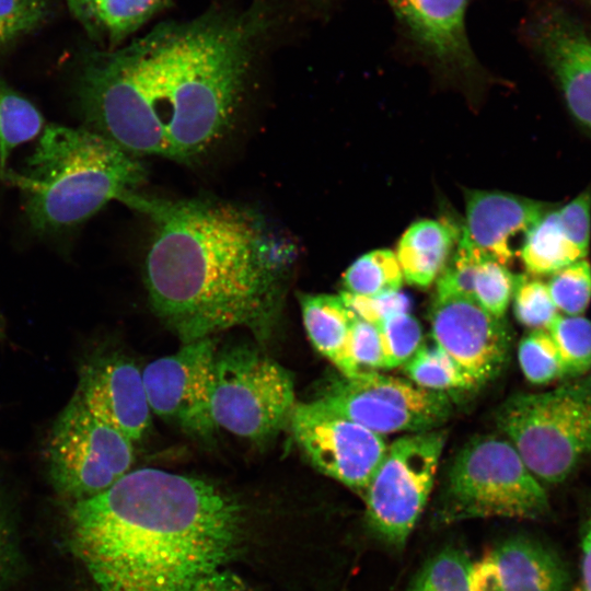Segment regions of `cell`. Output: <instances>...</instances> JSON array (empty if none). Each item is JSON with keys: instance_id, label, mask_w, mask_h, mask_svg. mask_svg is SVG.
<instances>
[{"instance_id": "obj_1", "label": "cell", "mask_w": 591, "mask_h": 591, "mask_svg": "<svg viewBox=\"0 0 591 591\" xmlns=\"http://www.w3.org/2000/svg\"><path fill=\"white\" fill-rule=\"evenodd\" d=\"M266 25L255 8L209 12L94 53L79 78L86 128L140 159L199 160L235 118Z\"/></svg>"}, {"instance_id": "obj_2", "label": "cell", "mask_w": 591, "mask_h": 591, "mask_svg": "<svg viewBox=\"0 0 591 591\" xmlns=\"http://www.w3.org/2000/svg\"><path fill=\"white\" fill-rule=\"evenodd\" d=\"M152 236L144 260L150 305L182 344L258 328L274 310L297 255L260 213L213 199L129 194Z\"/></svg>"}, {"instance_id": "obj_3", "label": "cell", "mask_w": 591, "mask_h": 591, "mask_svg": "<svg viewBox=\"0 0 591 591\" xmlns=\"http://www.w3.org/2000/svg\"><path fill=\"white\" fill-rule=\"evenodd\" d=\"M68 521L72 549L100 591H189L236 555L244 534L235 496L149 467L72 501Z\"/></svg>"}, {"instance_id": "obj_4", "label": "cell", "mask_w": 591, "mask_h": 591, "mask_svg": "<svg viewBox=\"0 0 591 591\" xmlns=\"http://www.w3.org/2000/svg\"><path fill=\"white\" fill-rule=\"evenodd\" d=\"M23 195L34 230L77 225L112 200L121 202L146 181L140 158L84 127H44L21 173L3 172Z\"/></svg>"}, {"instance_id": "obj_5", "label": "cell", "mask_w": 591, "mask_h": 591, "mask_svg": "<svg viewBox=\"0 0 591 591\" xmlns=\"http://www.w3.org/2000/svg\"><path fill=\"white\" fill-rule=\"evenodd\" d=\"M497 425L541 483L565 482L591 459V376L509 397Z\"/></svg>"}, {"instance_id": "obj_6", "label": "cell", "mask_w": 591, "mask_h": 591, "mask_svg": "<svg viewBox=\"0 0 591 591\" xmlns=\"http://www.w3.org/2000/svg\"><path fill=\"white\" fill-rule=\"evenodd\" d=\"M549 512L542 483L509 440L484 436L454 457L438 509L443 523L478 518L535 520Z\"/></svg>"}, {"instance_id": "obj_7", "label": "cell", "mask_w": 591, "mask_h": 591, "mask_svg": "<svg viewBox=\"0 0 591 591\" xmlns=\"http://www.w3.org/2000/svg\"><path fill=\"white\" fill-rule=\"evenodd\" d=\"M296 403L291 373L268 356L246 345L217 350L211 397L216 428L265 442L289 425Z\"/></svg>"}, {"instance_id": "obj_8", "label": "cell", "mask_w": 591, "mask_h": 591, "mask_svg": "<svg viewBox=\"0 0 591 591\" xmlns=\"http://www.w3.org/2000/svg\"><path fill=\"white\" fill-rule=\"evenodd\" d=\"M134 442L72 396L56 418L46 443L55 488L74 500L93 497L131 471Z\"/></svg>"}, {"instance_id": "obj_9", "label": "cell", "mask_w": 591, "mask_h": 591, "mask_svg": "<svg viewBox=\"0 0 591 591\" xmlns=\"http://www.w3.org/2000/svg\"><path fill=\"white\" fill-rule=\"evenodd\" d=\"M445 432H413L387 445L366 491V519L385 543L402 547L433 487Z\"/></svg>"}, {"instance_id": "obj_10", "label": "cell", "mask_w": 591, "mask_h": 591, "mask_svg": "<svg viewBox=\"0 0 591 591\" xmlns=\"http://www.w3.org/2000/svg\"><path fill=\"white\" fill-rule=\"evenodd\" d=\"M334 413L383 436L438 429L451 414L444 392L374 371L333 381L316 398Z\"/></svg>"}, {"instance_id": "obj_11", "label": "cell", "mask_w": 591, "mask_h": 591, "mask_svg": "<svg viewBox=\"0 0 591 591\" xmlns=\"http://www.w3.org/2000/svg\"><path fill=\"white\" fill-rule=\"evenodd\" d=\"M292 436L321 473L363 497L387 443L383 436L325 407L297 402L289 419Z\"/></svg>"}, {"instance_id": "obj_12", "label": "cell", "mask_w": 591, "mask_h": 591, "mask_svg": "<svg viewBox=\"0 0 591 591\" xmlns=\"http://www.w3.org/2000/svg\"><path fill=\"white\" fill-rule=\"evenodd\" d=\"M217 350L212 337L202 338L147 364L142 379L151 412L193 437H210Z\"/></svg>"}, {"instance_id": "obj_13", "label": "cell", "mask_w": 591, "mask_h": 591, "mask_svg": "<svg viewBox=\"0 0 591 591\" xmlns=\"http://www.w3.org/2000/svg\"><path fill=\"white\" fill-rule=\"evenodd\" d=\"M431 335L476 386L496 378L507 363L511 337L503 318L474 298L437 297L431 309Z\"/></svg>"}, {"instance_id": "obj_14", "label": "cell", "mask_w": 591, "mask_h": 591, "mask_svg": "<svg viewBox=\"0 0 591 591\" xmlns=\"http://www.w3.org/2000/svg\"><path fill=\"white\" fill-rule=\"evenodd\" d=\"M96 418L137 442L151 425L142 371L129 358L94 355L80 368L73 394Z\"/></svg>"}, {"instance_id": "obj_15", "label": "cell", "mask_w": 591, "mask_h": 591, "mask_svg": "<svg viewBox=\"0 0 591 591\" xmlns=\"http://www.w3.org/2000/svg\"><path fill=\"white\" fill-rule=\"evenodd\" d=\"M526 31L570 114L591 132V27L560 8H547L531 19Z\"/></svg>"}, {"instance_id": "obj_16", "label": "cell", "mask_w": 591, "mask_h": 591, "mask_svg": "<svg viewBox=\"0 0 591 591\" xmlns=\"http://www.w3.org/2000/svg\"><path fill=\"white\" fill-rule=\"evenodd\" d=\"M405 36L439 67L466 72L476 59L467 37L470 0H386Z\"/></svg>"}, {"instance_id": "obj_17", "label": "cell", "mask_w": 591, "mask_h": 591, "mask_svg": "<svg viewBox=\"0 0 591 591\" xmlns=\"http://www.w3.org/2000/svg\"><path fill=\"white\" fill-rule=\"evenodd\" d=\"M568 584L561 558L526 537L506 540L472 565L474 591H567Z\"/></svg>"}, {"instance_id": "obj_18", "label": "cell", "mask_w": 591, "mask_h": 591, "mask_svg": "<svg viewBox=\"0 0 591 591\" xmlns=\"http://www.w3.org/2000/svg\"><path fill=\"white\" fill-rule=\"evenodd\" d=\"M465 205L459 240L506 266L514 257L511 240L553 208L546 202L497 190H467Z\"/></svg>"}, {"instance_id": "obj_19", "label": "cell", "mask_w": 591, "mask_h": 591, "mask_svg": "<svg viewBox=\"0 0 591 591\" xmlns=\"http://www.w3.org/2000/svg\"><path fill=\"white\" fill-rule=\"evenodd\" d=\"M304 328L314 348L341 373L350 378L358 370L350 349L351 331L356 314L340 294L300 296Z\"/></svg>"}, {"instance_id": "obj_20", "label": "cell", "mask_w": 591, "mask_h": 591, "mask_svg": "<svg viewBox=\"0 0 591 591\" xmlns=\"http://www.w3.org/2000/svg\"><path fill=\"white\" fill-rule=\"evenodd\" d=\"M461 228L448 221L424 219L402 235L396 251L404 279L416 287L430 286L447 265Z\"/></svg>"}, {"instance_id": "obj_21", "label": "cell", "mask_w": 591, "mask_h": 591, "mask_svg": "<svg viewBox=\"0 0 591 591\" xmlns=\"http://www.w3.org/2000/svg\"><path fill=\"white\" fill-rule=\"evenodd\" d=\"M586 256L566 235L554 207L524 232L520 248L521 260L534 277L553 275Z\"/></svg>"}, {"instance_id": "obj_22", "label": "cell", "mask_w": 591, "mask_h": 591, "mask_svg": "<svg viewBox=\"0 0 591 591\" xmlns=\"http://www.w3.org/2000/svg\"><path fill=\"white\" fill-rule=\"evenodd\" d=\"M40 112L24 96L0 80V167L20 144L37 137L44 129Z\"/></svg>"}, {"instance_id": "obj_23", "label": "cell", "mask_w": 591, "mask_h": 591, "mask_svg": "<svg viewBox=\"0 0 591 591\" xmlns=\"http://www.w3.org/2000/svg\"><path fill=\"white\" fill-rule=\"evenodd\" d=\"M403 280L397 257L390 250L366 253L343 276L344 291L366 297L399 291Z\"/></svg>"}, {"instance_id": "obj_24", "label": "cell", "mask_w": 591, "mask_h": 591, "mask_svg": "<svg viewBox=\"0 0 591 591\" xmlns=\"http://www.w3.org/2000/svg\"><path fill=\"white\" fill-rule=\"evenodd\" d=\"M403 367L408 379L426 390L445 393L449 390L476 387L473 380L436 344L421 345Z\"/></svg>"}, {"instance_id": "obj_25", "label": "cell", "mask_w": 591, "mask_h": 591, "mask_svg": "<svg viewBox=\"0 0 591 591\" xmlns=\"http://www.w3.org/2000/svg\"><path fill=\"white\" fill-rule=\"evenodd\" d=\"M547 331L559 351L565 376L577 378L591 370V321L558 313Z\"/></svg>"}, {"instance_id": "obj_26", "label": "cell", "mask_w": 591, "mask_h": 591, "mask_svg": "<svg viewBox=\"0 0 591 591\" xmlns=\"http://www.w3.org/2000/svg\"><path fill=\"white\" fill-rule=\"evenodd\" d=\"M468 556L457 548H445L422 567L409 591H474Z\"/></svg>"}, {"instance_id": "obj_27", "label": "cell", "mask_w": 591, "mask_h": 591, "mask_svg": "<svg viewBox=\"0 0 591 591\" xmlns=\"http://www.w3.org/2000/svg\"><path fill=\"white\" fill-rule=\"evenodd\" d=\"M521 370L533 384H546L564 378L565 370L557 346L547 329H533L518 349Z\"/></svg>"}, {"instance_id": "obj_28", "label": "cell", "mask_w": 591, "mask_h": 591, "mask_svg": "<svg viewBox=\"0 0 591 591\" xmlns=\"http://www.w3.org/2000/svg\"><path fill=\"white\" fill-rule=\"evenodd\" d=\"M514 278L506 265L483 255L473 278V298L494 316L503 318L512 299Z\"/></svg>"}, {"instance_id": "obj_29", "label": "cell", "mask_w": 591, "mask_h": 591, "mask_svg": "<svg viewBox=\"0 0 591 591\" xmlns=\"http://www.w3.org/2000/svg\"><path fill=\"white\" fill-rule=\"evenodd\" d=\"M517 320L533 329H547L558 314L547 283L531 275H515L512 293Z\"/></svg>"}, {"instance_id": "obj_30", "label": "cell", "mask_w": 591, "mask_h": 591, "mask_svg": "<svg viewBox=\"0 0 591 591\" xmlns=\"http://www.w3.org/2000/svg\"><path fill=\"white\" fill-rule=\"evenodd\" d=\"M551 276L547 288L557 311L581 315L591 301L590 263L583 258Z\"/></svg>"}, {"instance_id": "obj_31", "label": "cell", "mask_w": 591, "mask_h": 591, "mask_svg": "<svg viewBox=\"0 0 591 591\" xmlns=\"http://www.w3.org/2000/svg\"><path fill=\"white\" fill-rule=\"evenodd\" d=\"M385 369L404 366L422 345L421 325L409 312L395 313L378 325Z\"/></svg>"}, {"instance_id": "obj_32", "label": "cell", "mask_w": 591, "mask_h": 591, "mask_svg": "<svg viewBox=\"0 0 591 591\" xmlns=\"http://www.w3.org/2000/svg\"><path fill=\"white\" fill-rule=\"evenodd\" d=\"M50 0H0V50L40 25Z\"/></svg>"}, {"instance_id": "obj_33", "label": "cell", "mask_w": 591, "mask_h": 591, "mask_svg": "<svg viewBox=\"0 0 591 591\" xmlns=\"http://www.w3.org/2000/svg\"><path fill=\"white\" fill-rule=\"evenodd\" d=\"M346 305L360 318L378 325L384 318L401 312H409V298L399 291L380 296H357L340 292Z\"/></svg>"}, {"instance_id": "obj_34", "label": "cell", "mask_w": 591, "mask_h": 591, "mask_svg": "<svg viewBox=\"0 0 591 591\" xmlns=\"http://www.w3.org/2000/svg\"><path fill=\"white\" fill-rule=\"evenodd\" d=\"M350 349L352 359L360 372L385 369L379 328L357 315L352 324Z\"/></svg>"}, {"instance_id": "obj_35", "label": "cell", "mask_w": 591, "mask_h": 591, "mask_svg": "<svg viewBox=\"0 0 591 591\" xmlns=\"http://www.w3.org/2000/svg\"><path fill=\"white\" fill-rule=\"evenodd\" d=\"M556 213L569 240L588 254L591 233V190L580 193L568 204L556 209Z\"/></svg>"}, {"instance_id": "obj_36", "label": "cell", "mask_w": 591, "mask_h": 591, "mask_svg": "<svg viewBox=\"0 0 591 591\" xmlns=\"http://www.w3.org/2000/svg\"><path fill=\"white\" fill-rule=\"evenodd\" d=\"M189 591H253L237 575L223 568L201 577Z\"/></svg>"}, {"instance_id": "obj_37", "label": "cell", "mask_w": 591, "mask_h": 591, "mask_svg": "<svg viewBox=\"0 0 591 591\" xmlns=\"http://www.w3.org/2000/svg\"><path fill=\"white\" fill-rule=\"evenodd\" d=\"M571 591H591V511L581 537L580 578Z\"/></svg>"}, {"instance_id": "obj_38", "label": "cell", "mask_w": 591, "mask_h": 591, "mask_svg": "<svg viewBox=\"0 0 591 591\" xmlns=\"http://www.w3.org/2000/svg\"><path fill=\"white\" fill-rule=\"evenodd\" d=\"M8 559V536L0 515V579L4 572Z\"/></svg>"}, {"instance_id": "obj_39", "label": "cell", "mask_w": 591, "mask_h": 591, "mask_svg": "<svg viewBox=\"0 0 591 591\" xmlns=\"http://www.w3.org/2000/svg\"><path fill=\"white\" fill-rule=\"evenodd\" d=\"M3 331H4L3 320L0 317V337H1L2 334H3Z\"/></svg>"}, {"instance_id": "obj_40", "label": "cell", "mask_w": 591, "mask_h": 591, "mask_svg": "<svg viewBox=\"0 0 591 591\" xmlns=\"http://www.w3.org/2000/svg\"><path fill=\"white\" fill-rule=\"evenodd\" d=\"M588 2L591 4V0H588Z\"/></svg>"}, {"instance_id": "obj_41", "label": "cell", "mask_w": 591, "mask_h": 591, "mask_svg": "<svg viewBox=\"0 0 591 591\" xmlns=\"http://www.w3.org/2000/svg\"><path fill=\"white\" fill-rule=\"evenodd\" d=\"M322 1H324V0H322Z\"/></svg>"}]
</instances>
